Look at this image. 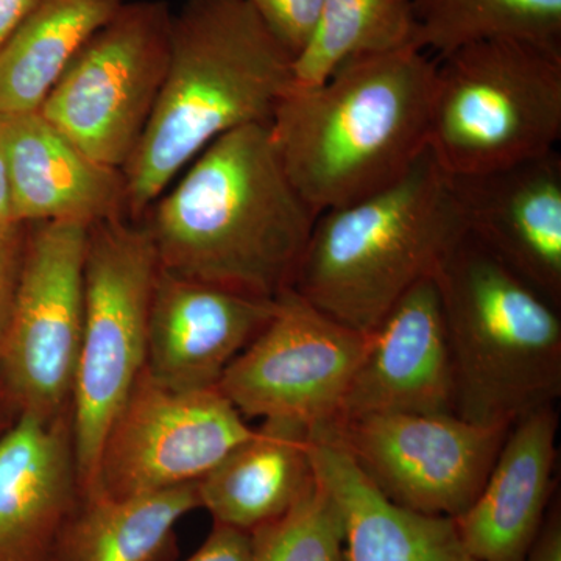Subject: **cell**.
Here are the masks:
<instances>
[{"mask_svg": "<svg viewBox=\"0 0 561 561\" xmlns=\"http://www.w3.org/2000/svg\"><path fill=\"white\" fill-rule=\"evenodd\" d=\"M128 0H39L0 49V113L38 111L87 41Z\"/></svg>", "mask_w": 561, "mask_h": 561, "instance_id": "obj_22", "label": "cell"}, {"mask_svg": "<svg viewBox=\"0 0 561 561\" xmlns=\"http://www.w3.org/2000/svg\"><path fill=\"white\" fill-rule=\"evenodd\" d=\"M412 5L416 44L437 58L493 38L561 47V0H412Z\"/></svg>", "mask_w": 561, "mask_h": 561, "instance_id": "obj_24", "label": "cell"}, {"mask_svg": "<svg viewBox=\"0 0 561 561\" xmlns=\"http://www.w3.org/2000/svg\"><path fill=\"white\" fill-rule=\"evenodd\" d=\"M0 153L16 221L91 227L127 217L124 172L92 160L39 110L0 113Z\"/></svg>", "mask_w": 561, "mask_h": 561, "instance_id": "obj_16", "label": "cell"}, {"mask_svg": "<svg viewBox=\"0 0 561 561\" xmlns=\"http://www.w3.org/2000/svg\"><path fill=\"white\" fill-rule=\"evenodd\" d=\"M28 224L11 220L0 224V334L9 321L18 286H20Z\"/></svg>", "mask_w": 561, "mask_h": 561, "instance_id": "obj_27", "label": "cell"}, {"mask_svg": "<svg viewBox=\"0 0 561 561\" xmlns=\"http://www.w3.org/2000/svg\"><path fill=\"white\" fill-rule=\"evenodd\" d=\"M557 431L553 405L512 424L478 497L453 519L476 561L526 560L551 500Z\"/></svg>", "mask_w": 561, "mask_h": 561, "instance_id": "obj_18", "label": "cell"}, {"mask_svg": "<svg viewBox=\"0 0 561 561\" xmlns=\"http://www.w3.org/2000/svg\"><path fill=\"white\" fill-rule=\"evenodd\" d=\"M311 427L291 420H264L198 481L202 508L213 522L250 531L284 515L316 479Z\"/></svg>", "mask_w": 561, "mask_h": 561, "instance_id": "obj_20", "label": "cell"}, {"mask_svg": "<svg viewBox=\"0 0 561 561\" xmlns=\"http://www.w3.org/2000/svg\"><path fill=\"white\" fill-rule=\"evenodd\" d=\"M468 232L561 308L559 150L479 175H448Z\"/></svg>", "mask_w": 561, "mask_h": 561, "instance_id": "obj_13", "label": "cell"}, {"mask_svg": "<svg viewBox=\"0 0 561 561\" xmlns=\"http://www.w3.org/2000/svg\"><path fill=\"white\" fill-rule=\"evenodd\" d=\"M247 2L294 61L308 46L316 31L321 0H247Z\"/></svg>", "mask_w": 561, "mask_h": 561, "instance_id": "obj_26", "label": "cell"}, {"mask_svg": "<svg viewBox=\"0 0 561 561\" xmlns=\"http://www.w3.org/2000/svg\"><path fill=\"white\" fill-rule=\"evenodd\" d=\"M253 432L217 387L172 389L144 368L106 431L98 491L128 497L198 482Z\"/></svg>", "mask_w": 561, "mask_h": 561, "instance_id": "obj_11", "label": "cell"}, {"mask_svg": "<svg viewBox=\"0 0 561 561\" xmlns=\"http://www.w3.org/2000/svg\"><path fill=\"white\" fill-rule=\"evenodd\" d=\"M365 346L367 335L332 320L290 287L217 389L243 419L291 420L309 427L332 423Z\"/></svg>", "mask_w": 561, "mask_h": 561, "instance_id": "obj_12", "label": "cell"}, {"mask_svg": "<svg viewBox=\"0 0 561 561\" xmlns=\"http://www.w3.org/2000/svg\"><path fill=\"white\" fill-rule=\"evenodd\" d=\"M454 413V379L440 297L420 280L371 334L332 423L375 413Z\"/></svg>", "mask_w": 561, "mask_h": 561, "instance_id": "obj_14", "label": "cell"}, {"mask_svg": "<svg viewBox=\"0 0 561 561\" xmlns=\"http://www.w3.org/2000/svg\"><path fill=\"white\" fill-rule=\"evenodd\" d=\"M290 88V55L247 0H184L157 105L122 169L128 219L140 221L214 140L271 124Z\"/></svg>", "mask_w": 561, "mask_h": 561, "instance_id": "obj_3", "label": "cell"}, {"mask_svg": "<svg viewBox=\"0 0 561 561\" xmlns=\"http://www.w3.org/2000/svg\"><path fill=\"white\" fill-rule=\"evenodd\" d=\"M435 60L409 47L362 57L280 99L268 127L295 190L317 214L401 180L427 150Z\"/></svg>", "mask_w": 561, "mask_h": 561, "instance_id": "obj_2", "label": "cell"}, {"mask_svg": "<svg viewBox=\"0 0 561 561\" xmlns=\"http://www.w3.org/2000/svg\"><path fill=\"white\" fill-rule=\"evenodd\" d=\"M79 497L72 409L18 415L0 437V561H50Z\"/></svg>", "mask_w": 561, "mask_h": 561, "instance_id": "obj_17", "label": "cell"}, {"mask_svg": "<svg viewBox=\"0 0 561 561\" xmlns=\"http://www.w3.org/2000/svg\"><path fill=\"white\" fill-rule=\"evenodd\" d=\"M38 2L39 0H0V49Z\"/></svg>", "mask_w": 561, "mask_h": 561, "instance_id": "obj_30", "label": "cell"}, {"mask_svg": "<svg viewBox=\"0 0 561 561\" xmlns=\"http://www.w3.org/2000/svg\"><path fill=\"white\" fill-rule=\"evenodd\" d=\"M172 20L165 0L125 2L72 58L39 113L92 160L122 171L157 105Z\"/></svg>", "mask_w": 561, "mask_h": 561, "instance_id": "obj_8", "label": "cell"}, {"mask_svg": "<svg viewBox=\"0 0 561 561\" xmlns=\"http://www.w3.org/2000/svg\"><path fill=\"white\" fill-rule=\"evenodd\" d=\"M197 508L198 482L138 496H80L50 561H172L179 553L176 526Z\"/></svg>", "mask_w": 561, "mask_h": 561, "instance_id": "obj_21", "label": "cell"}, {"mask_svg": "<svg viewBox=\"0 0 561 561\" xmlns=\"http://www.w3.org/2000/svg\"><path fill=\"white\" fill-rule=\"evenodd\" d=\"M362 474L391 504L457 518L478 497L511 427L456 413H375L330 423Z\"/></svg>", "mask_w": 561, "mask_h": 561, "instance_id": "obj_10", "label": "cell"}, {"mask_svg": "<svg viewBox=\"0 0 561 561\" xmlns=\"http://www.w3.org/2000/svg\"><path fill=\"white\" fill-rule=\"evenodd\" d=\"M467 232L448 173L427 149L386 190L319 214L291 289L368 335Z\"/></svg>", "mask_w": 561, "mask_h": 561, "instance_id": "obj_4", "label": "cell"}, {"mask_svg": "<svg viewBox=\"0 0 561 561\" xmlns=\"http://www.w3.org/2000/svg\"><path fill=\"white\" fill-rule=\"evenodd\" d=\"M251 561H348L341 507L319 478L279 518L250 531Z\"/></svg>", "mask_w": 561, "mask_h": 561, "instance_id": "obj_25", "label": "cell"}, {"mask_svg": "<svg viewBox=\"0 0 561 561\" xmlns=\"http://www.w3.org/2000/svg\"><path fill=\"white\" fill-rule=\"evenodd\" d=\"M275 300L158 271L151 295L146 370L172 389H214L271 321Z\"/></svg>", "mask_w": 561, "mask_h": 561, "instance_id": "obj_15", "label": "cell"}, {"mask_svg": "<svg viewBox=\"0 0 561 561\" xmlns=\"http://www.w3.org/2000/svg\"><path fill=\"white\" fill-rule=\"evenodd\" d=\"M409 47L420 49L412 0H321L316 31L291 61V90L317 87L357 58Z\"/></svg>", "mask_w": 561, "mask_h": 561, "instance_id": "obj_23", "label": "cell"}, {"mask_svg": "<svg viewBox=\"0 0 561 561\" xmlns=\"http://www.w3.org/2000/svg\"><path fill=\"white\" fill-rule=\"evenodd\" d=\"M16 412L13 411L2 389H0V437L5 434L13 421L16 420Z\"/></svg>", "mask_w": 561, "mask_h": 561, "instance_id": "obj_32", "label": "cell"}, {"mask_svg": "<svg viewBox=\"0 0 561 561\" xmlns=\"http://www.w3.org/2000/svg\"><path fill=\"white\" fill-rule=\"evenodd\" d=\"M309 451L317 478L341 507L348 561H476L445 516L391 504L362 474L330 424L311 427Z\"/></svg>", "mask_w": 561, "mask_h": 561, "instance_id": "obj_19", "label": "cell"}, {"mask_svg": "<svg viewBox=\"0 0 561 561\" xmlns=\"http://www.w3.org/2000/svg\"><path fill=\"white\" fill-rule=\"evenodd\" d=\"M144 214L162 271L275 300L290 289L319 214L295 190L268 124L214 140Z\"/></svg>", "mask_w": 561, "mask_h": 561, "instance_id": "obj_1", "label": "cell"}, {"mask_svg": "<svg viewBox=\"0 0 561 561\" xmlns=\"http://www.w3.org/2000/svg\"><path fill=\"white\" fill-rule=\"evenodd\" d=\"M186 561H251L250 534L214 523L208 538Z\"/></svg>", "mask_w": 561, "mask_h": 561, "instance_id": "obj_28", "label": "cell"}, {"mask_svg": "<svg viewBox=\"0 0 561 561\" xmlns=\"http://www.w3.org/2000/svg\"><path fill=\"white\" fill-rule=\"evenodd\" d=\"M435 62L427 149L448 175H479L557 150L561 47L483 39Z\"/></svg>", "mask_w": 561, "mask_h": 561, "instance_id": "obj_6", "label": "cell"}, {"mask_svg": "<svg viewBox=\"0 0 561 561\" xmlns=\"http://www.w3.org/2000/svg\"><path fill=\"white\" fill-rule=\"evenodd\" d=\"M88 230L76 221L28 224L20 286L0 334V389L16 415L50 420L72 409Z\"/></svg>", "mask_w": 561, "mask_h": 561, "instance_id": "obj_9", "label": "cell"}, {"mask_svg": "<svg viewBox=\"0 0 561 561\" xmlns=\"http://www.w3.org/2000/svg\"><path fill=\"white\" fill-rule=\"evenodd\" d=\"M454 379V413L511 427L561 394L560 309L470 232L434 275Z\"/></svg>", "mask_w": 561, "mask_h": 561, "instance_id": "obj_5", "label": "cell"}, {"mask_svg": "<svg viewBox=\"0 0 561 561\" xmlns=\"http://www.w3.org/2000/svg\"><path fill=\"white\" fill-rule=\"evenodd\" d=\"M160 264L142 221L92 224L84 257V321L72 393L80 496L98 491L111 421L147 364L151 295Z\"/></svg>", "mask_w": 561, "mask_h": 561, "instance_id": "obj_7", "label": "cell"}, {"mask_svg": "<svg viewBox=\"0 0 561 561\" xmlns=\"http://www.w3.org/2000/svg\"><path fill=\"white\" fill-rule=\"evenodd\" d=\"M524 561H561L560 508H551Z\"/></svg>", "mask_w": 561, "mask_h": 561, "instance_id": "obj_29", "label": "cell"}, {"mask_svg": "<svg viewBox=\"0 0 561 561\" xmlns=\"http://www.w3.org/2000/svg\"><path fill=\"white\" fill-rule=\"evenodd\" d=\"M11 220L14 219L13 210H11L9 176H7L5 162L0 153V224Z\"/></svg>", "mask_w": 561, "mask_h": 561, "instance_id": "obj_31", "label": "cell"}]
</instances>
